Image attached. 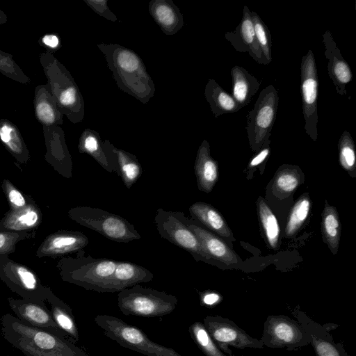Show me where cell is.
I'll use <instances>...</instances> for the list:
<instances>
[{
	"label": "cell",
	"mask_w": 356,
	"mask_h": 356,
	"mask_svg": "<svg viewBox=\"0 0 356 356\" xmlns=\"http://www.w3.org/2000/svg\"><path fill=\"white\" fill-rule=\"evenodd\" d=\"M4 339L25 356H92L65 336L28 325L10 314L0 320Z\"/></svg>",
	"instance_id": "6da1fadb"
},
{
	"label": "cell",
	"mask_w": 356,
	"mask_h": 356,
	"mask_svg": "<svg viewBox=\"0 0 356 356\" xmlns=\"http://www.w3.org/2000/svg\"><path fill=\"white\" fill-rule=\"evenodd\" d=\"M97 47L104 55L118 88L147 104L155 93V86L140 56L118 44L99 43Z\"/></svg>",
	"instance_id": "7a4b0ae2"
},
{
	"label": "cell",
	"mask_w": 356,
	"mask_h": 356,
	"mask_svg": "<svg viewBox=\"0 0 356 356\" xmlns=\"http://www.w3.org/2000/svg\"><path fill=\"white\" fill-rule=\"evenodd\" d=\"M40 61L59 111L72 122H81L85 114L84 101L70 72L48 51L40 54Z\"/></svg>",
	"instance_id": "3957f363"
},
{
	"label": "cell",
	"mask_w": 356,
	"mask_h": 356,
	"mask_svg": "<svg viewBox=\"0 0 356 356\" xmlns=\"http://www.w3.org/2000/svg\"><path fill=\"white\" fill-rule=\"evenodd\" d=\"M117 261L106 258H94L81 250L75 257H61L56 265L61 279L86 290L102 293L113 274Z\"/></svg>",
	"instance_id": "277c9868"
},
{
	"label": "cell",
	"mask_w": 356,
	"mask_h": 356,
	"mask_svg": "<svg viewBox=\"0 0 356 356\" xmlns=\"http://www.w3.org/2000/svg\"><path fill=\"white\" fill-rule=\"evenodd\" d=\"M178 299L172 294L139 284L123 289L118 294V306L126 316L154 318L172 313Z\"/></svg>",
	"instance_id": "5b68a950"
},
{
	"label": "cell",
	"mask_w": 356,
	"mask_h": 356,
	"mask_svg": "<svg viewBox=\"0 0 356 356\" xmlns=\"http://www.w3.org/2000/svg\"><path fill=\"white\" fill-rule=\"evenodd\" d=\"M94 321L105 336L122 347L146 356H182L175 350L153 341L138 327L116 316L99 314Z\"/></svg>",
	"instance_id": "8992f818"
},
{
	"label": "cell",
	"mask_w": 356,
	"mask_h": 356,
	"mask_svg": "<svg viewBox=\"0 0 356 356\" xmlns=\"http://www.w3.org/2000/svg\"><path fill=\"white\" fill-rule=\"evenodd\" d=\"M67 215L76 223L118 243H129L141 238L134 226L126 219L99 208L76 207L71 208Z\"/></svg>",
	"instance_id": "52a82bcc"
},
{
	"label": "cell",
	"mask_w": 356,
	"mask_h": 356,
	"mask_svg": "<svg viewBox=\"0 0 356 356\" xmlns=\"http://www.w3.org/2000/svg\"><path fill=\"white\" fill-rule=\"evenodd\" d=\"M0 280L22 299L46 305L49 287L41 282L35 272L29 266L0 256Z\"/></svg>",
	"instance_id": "ba28073f"
},
{
	"label": "cell",
	"mask_w": 356,
	"mask_h": 356,
	"mask_svg": "<svg viewBox=\"0 0 356 356\" xmlns=\"http://www.w3.org/2000/svg\"><path fill=\"white\" fill-rule=\"evenodd\" d=\"M278 104V92L274 86L270 84L261 91L253 108L247 114L245 129L252 150H259L269 139Z\"/></svg>",
	"instance_id": "9c48e42d"
},
{
	"label": "cell",
	"mask_w": 356,
	"mask_h": 356,
	"mask_svg": "<svg viewBox=\"0 0 356 356\" xmlns=\"http://www.w3.org/2000/svg\"><path fill=\"white\" fill-rule=\"evenodd\" d=\"M264 346L270 348L293 350L310 343L302 325L288 316L269 315L264 323L261 338Z\"/></svg>",
	"instance_id": "30bf717a"
},
{
	"label": "cell",
	"mask_w": 356,
	"mask_h": 356,
	"mask_svg": "<svg viewBox=\"0 0 356 356\" xmlns=\"http://www.w3.org/2000/svg\"><path fill=\"white\" fill-rule=\"evenodd\" d=\"M154 222L161 238L187 251L195 260H211L196 235L179 219L177 211L159 208Z\"/></svg>",
	"instance_id": "8fae6325"
},
{
	"label": "cell",
	"mask_w": 356,
	"mask_h": 356,
	"mask_svg": "<svg viewBox=\"0 0 356 356\" xmlns=\"http://www.w3.org/2000/svg\"><path fill=\"white\" fill-rule=\"evenodd\" d=\"M300 83L305 129L306 134L314 141H316L318 138V78L316 60L312 50H309L301 59Z\"/></svg>",
	"instance_id": "7c38bea8"
},
{
	"label": "cell",
	"mask_w": 356,
	"mask_h": 356,
	"mask_svg": "<svg viewBox=\"0 0 356 356\" xmlns=\"http://www.w3.org/2000/svg\"><path fill=\"white\" fill-rule=\"evenodd\" d=\"M203 324L213 340L223 352L232 355L229 346L238 349H262L264 344L238 327L234 321L218 315L207 316Z\"/></svg>",
	"instance_id": "4fadbf2b"
},
{
	"label": "cell",
	"mask_w": 356,
	"mask_h": 356,
	"mask_svg": "<svg viewBox=\"0 0 356 356\" xmlns=\"http://www.w3.org/2000/svg\"><path fill=\"white\" fill-rule=\"evenodd\" d=\"M307 333L316 356H350L341 343L334 341L329 329L306 314L299 307L291 312Z\"/></svg>",
	"instance_id": "5bb4252c"
},
{
	"label": "cell",
	"mask_w": 356,
	"mask_h": 356,
	"mask_svg": "<svg viewBox=\"0 0 356 356\" xmlns=\"http://www.w3.org/2000/svg\"><path fill=\"white\" fill-rule=\"evenodd\" d=\"M89 243L83 233L72 230H58L49 234L38 246V258L56 259L83 250Z\"/></svg>",
	"instance_id": "9a60e30c"
},
{
	"label": "cell",
	"mask_w": 356,
	"mask_h": 356,
	"mask_svg": "<svg viewBox=\"0 0 356 356\" xmlns=\"http://www.w3.org/2000/svg\"><path fill=\"white\" fill-rule=\"evenodd\" d=\"M47 152L46 161L65 178L72 176V156L67 149L64 132L58 126L43 127Z\"/></svg>",
	"instance_id": "2e32d148"
},
{
	"label": "cell",
	"mask_w": 356,
	"mask_h": 356,
	"mask_svg": "<svg viewBox=\"0 0 356 356\" xmlns=\"http://www.w3.org/2000/svg\"><path fill=\"white\" fill-rule=\"evenodd\" d=\"M177 213L179 219L196 235L211 259L218 260L226 265L238 263L236 254L224 241L202 227L197 221L186 217L184 213L177 211Z\"/></svg>",
	"instance_id": "e0dca14e"
},
{
	"label": "cell",
	"mask_w": 356,
	"mask_h": 356,
	"mask_svg": "<svg viewBox=\"0 0 356 356\" xmlns=\"http://www.w3.org/2000/svg\"><path fill=\"white\" fill-rule=\"evenodd\" d=\"M7 300L10 308L15 314L16 317L22 322L31 326L51 330L71 340L56 324L47 305L13 298H8Z\"/></svg>",
	"instance_id": "ac0fdd59"
},
{
	"label": "cell",
	"mask_w": 356,
	"mask_h": 356,
	"mask_svg": "<svg viewBox=\"0 0 356 356\" xmlns=\"http://www.w3.org/2000/svg\"><path fill=\"white\" fill-rule=\"evenodd\" d=\"M225 39L239 52H248L257 63L268 65L255 37L251 11L243 6V15L239 24L233 31L227 32Z\"/></svg>",
	"instance_id": "d6986e66"
},
{
	"label": "cell",
	"mask_w": 356,
	"mask_h": 356,
	"mask_svg": "<svg viewBox=\"0 0 356 356\" xmlns=\"http://www.w3.org/2000/svg\"><path fill=\"white\" fill-rule=\"evenodd\" d=\"M325 45V56L327 60V70L330 78L334 85L338 95H346V86L353 79L351 69L343 58L330 31L323 34Z\"/></svg>",
	"instance_id": "ffe728a7"
},
{
	"label": "cell",
	"mask_w": 356,
	"mask_h": 356,
	"mask_svg": "<svg viewBox=\"0 0 356 356\" xmlns=\"http://www.w3.org/2000/svg\"><path fill=\"white\" fill-rule=\"evenodd\" d=\"M103 149L111 165L113 172L120 177L127 188H131L143 172L142 166L137 157L115 147L108 139L103 140Z\"/></svg>",
	"instance_id": "44dd1931"
},
{
	"label": "cell",
	"mask_w": 356,
	"mask_h": 356,
	"mask_svg": "<svg viewBox=\"0 0 356 356\" xmlns=\"http://www.w3.org/2000/svg\"><path fill=\"white\" fill-rule=\"evenodd\" d=\"M153 273L140 265L117 261L115 271L103 288L102 293L120 292L124 289L153 280Z\"/></svg>",
	"instance_id": "7402d4cb"
},
{
	"label": "cell",
	"mask_w": 356,
	"mask_h": 356,
	"mask_svg": "<svg viewBox=\"0 0 356 356\" xmlns=\"http://www.w3.org/2000/svg\"><path fill=\"white\" fill-rule=\"evenodd\" d=\"M42 220L40 208L33 200L26 206L9 209L0 220V230L10 232L36 231Z\"/></svg>",
	"instance_id": "603a6c76"
},
{
	"label": "cell",
	"mask_w": 356,
	"mask_h": 356,
	"mask_svg": "<svg viewBox=\"0 0 356 356\" xmlns=\"http://www.w3.org/2000/svg\"><path fill=\"white\" fill-rule=\"evenodd\" d=\"M149 13L163 33L172 35L184 24L183 15L172 0H151Z\"/></svg>",
	"instance_id": "cb8c5ba5"
},
{
	"label": "cell",
	"mask_w": 356,
	"mask_h": 356,
	"mask_svg": "<svg viewBox=\"0 0 356 356\" xmlns=\"http://www.w3.org/2000/svg\"><path fill=\"white\" fill-rule=\"evenodd\" d=\"M194 170L198 189L211 192L218 179V165L211 156L210 146L205 139L197 149Z\"/></svg>",
	"instance_id": "d4e9b609"
},
{
	"label": "cell",
	"mask_w": 356,
	"mask_h": 356,
	"mask_svg": "<svg viewBox=\"0 0 356 356\" xmlns=\"http://www.w3.org/2000/svg\"><path fill=\"white\" fill-rule=\"evenodd\" d=\"M35 113L43 127L58 126L63 122V115L59 111L47 84L35 88Z\"/></svg>",
	"instance_id": "484cf974"
},
{
	"label": "cell",
	"mask_w": 356,
	"mask_h": 356,
	"mask_svg": "<svg viewBox=\"0 0 356 356\" xmlns=\"http://www.w3.org/2000/svg\"><path fill=\"white\" fill-rule=\"evenodd\" d=\"M193 220L200 222L211 231L231 241H235L232 232L220 213L211 204L197 202L189 207Z\"/></svg>",
	"instance_id": "4316f807"
},
{
	"label": "cell",
	"mask_w": 356,
	"mask_h": 356,
	"mask_svg": "<svg viewBox=\"0 0 356 356\" xmlns=\"http://www.w3.org/2000/svg\"><path fill=\"white\" fill-rule=\"evenodd\" d=\"M232 77V94L236 102L242 108L248 106L256 95L261 81L244 67L235 65L230 72Z\"/></svg>",
	"instance_id": "83f0119b"
},
{
	"label": "cell",
	"mask_w": 356,
	"mask_h": 356,
	"mask_svg": "<svg viewBox=\"0 0 356 356\" xmlns=\"http://www.w3.org/2000/svg\"><path fill=\"white\" fill-rule=\"evenodd\" d=\"M46 301L49 304V311L56 324L76 343L79 340V334L71 307L58 298L51 290Z\"/></svg>",
	"instance_id": "f1b7e54d"
},
{
	"label": "cell",
	"mask_w": 356,
	"mask_h": 356,
	"mask_svg": "<svg viewBox=\"0 0 356 356\" xmlns=\"http://www.w3.org/2000/svg\"><path fill=\"white\" fill-rule=\"evenodd\" d=\"M204 95L214 118L241 109L232 96L213 79H209L206 84Z\"/></svg>",
	"instance_id": "f546056e"
},
{
	"label": "cell",
	"mask_w": 356,
	"mask_h": 356,
	"mask_svg": "<svg viewBox=\"0 0 356 356\" xmlns=\"http://www.w3.org/2000/svg\"><path fill=\"white\" fill-rule=\"evenodd\" d=\"M0 140L19 163L29 162L30 154L22 136L17 127L7 120H0Z\"/></svg>",
	"instance_id": "4dcf8cb0"
},
{
	"label": "cell",
	"mask_w": 356,
	"mask_h": 356,
	"mask_svg": "<svg viewBox=\"0 0 356 356\" xmlns=\"http://www.w3.org/2000/svg\"><path fill=\"white\" fill-rule=\"evenodd\" d=\"M78 149L79 152L92 157L107 172H113L98 132L89 128L85 129L79 138Z\"/></svg>",
	"instance_id": "1f68e13d"
},
{
	"label": "cell",
	"mask_w": 356,
	"mask_h": 356,
	"mask_svg": "<svg viewBox=\"0 0 356 356\" xmlns=\"http://www.w3.org/2000/svg\"><path fill=\"white\" fill-rule=\"evenodd\" d=\"M322 234L333 254H336L339 244L341 224L335 207L325 204L322 213Z\"/></svg>",
	"instance_id": "d6a6232c"
},
{
	"label": "cell",
	"mask_w": 356,
	"mask_h": 356,
	"mask_svg": "<svg viewBox=\"0 0 356 356\" xmlns=\"http://www.w3.org/2000/svg\"><path fill=\"white\" fill-rule=\"evenodd\" d=\"M191 339L206 356H227L213 340L203 323L196 321L188 328Z\"/></svg>",
	"instance_id": "836d02e7"
},
{
	"label": "cell",
	"mask_w": 356,
	"mask_h": 356,
	"mask_svg": "<svg viewBox=\"0 0 356 356\" xmlns=\"http://www.w3.org/2000/svg\"><path fill=\"white\" fill-rule=\"evenodd\" d=\"M257 204L259 216L266 237L270 247L276 249L280 236V227L277 218L264 200L261 197L259 198Z\"/></svg>",
	"instance_id": "e575fe53"
},
{
	"label": "cell",
	"mask_w": 356,
	"mask_h": 356,
	"mask_svg": "<svg viewBox=\"0 0 356 356\" xmlns=\"http://www.w3.org/2000/svg\"><path fill=\"white\" fill-rule=\"evenodd\" d=\"M311 202L307 194L301 196L292 208L285 229L286 237L295 235L306 220Z\"/></svg>",
	"instance_id": "d590c367"
},
{
	"label": "cell",
	"mask_w": 356,
	"mask_h": 356,
	"mask_svg": "<svg viewBox=\"0 0 356 356\" xmlns=\"http://www.w3.org/2000/svg\"><path fill=\"white\" fill-rule=\"evenodd\" d=\"M298 168L296 166H284L280 169L274 179L273 189L279 194L293 192L300 184Z\"/></svg>",
	"instance_id": "8d00e7d4"
},
{
	"label": "cell",
	"mask_w": 356,
	"mask_h": 356,
	"mask_svg": "<svg viewBox=\"0 0 356 356\" xmlns=\"http://www.w3.org/2000/svg\"><path fill=\"white\" fill-rule=\"evenodd\" d=\"M338 148L341 165L350 174L354 172L356 163L355 148L353 138L348 131H343L340 136Z\"/></svg>",
	"instance_id": "74e56055"
},
{
	"label": "cell",
	"mask_w": 356,
	"mask_h": 356,
	"mask_svg": "<svg viewBox=\"0 0 356 356\" xmlns=\"http://www.w3.org/2000/svg\"><path fill=\"white\" fill-rule=\"evenodd\" d=\"M255 37L267 63L272 61V39L268 26L254 11H251Z\"/></svg>",
	"instance_id": "f35d334b"
},
{
	"label": "cell",
	"mask_w": 356,
	"mask_h": 356,
	"mask_svg": "<svg viewBox=\"0 0 356 356\" xmlns=\"http://www.w3.org/2000/svg\"><path fill=\"white\" fill-rule=\"evenodd\" d=\"M36 231L10 232L0 230V256L14 253L17 244L22 241L35 238Z\"/></svg>",
	"instance_id": "ab89813d"
},
{
	"label": "cell",
	"mask_w": 356,
	"mask_h": 356,
	"mask_svg": "<svg viewBox=\"0 0 356 356\" xmlns=\"http://www.w3.org/2000/svg\"><path fill=\"white\" fill-rule=\"evenodd\" d=\"M2 191L8 201L9 209L24 207L34 200L20 191L9 179H4L1 184Z\"/></svg>",
	"instance_id": "60d3db41"
},
{
	"label": "cell",
	"mask_w": 356,
	"mask_h": 356,
	"mask_svg": "<svg viewBox=\"0 0 356 356\" xmlns=\"http://www.w3.org/2000/svg\"><path fill=\"white\" fill-rule=\"evenodd\" d=\"M0 72L22 83H30V79L13 59V56L0 49Z\"/></svg>",
	"instance_id": "b9f144b4"
},
{
	"label": "cell",
	"mask_w": 356,
	"mask_h": 356,
	"mask_svg": "<svg viewBox=\"0 0 356 356\" xmlns=\"http://www.w3.org/2000/svg\"><path fill=\"white\" fill-rule=\"evenodd\" d=\"M83 1L101 17L113 22L118 20L116 15L108 8L107 0H83Z\"/></svg>",
	"instance_id": "7bdbcfd3"
},
{
	"label": "cell",
	"mask_w": 356,
	"mask_h": 356,
	"mask_svg": "<svg viewBox=\"0 0 356 356\" xmlns=\"http://www.w3.org/2000/svg\"><path fill=\"white\" fill-rule=\"evenodd\" d=\"M270 140H266L259 149L258 153L252 157L249 163L248 167L252 168L263 163L268 157L270 149Z\"/></svg>",
	"instance_id": "ee69618b"
},
{
	"label": "cell",
	"mask_w": 356,
	"mask_h": 356,
	"mask_svg": "<svg viewBox=\"0 0 356 356\" xmlns=\"http://www.w3.org/2000/svg\"><path fill=\"white\" fill-rule=\"evenodd\" d=\"M42 42L45 46L53 49H57L60 46L58 37L54 34L45 35L42 37Z\"/></svg>",
	"instance_id": "f6af8a7d"
},
{
	"label": "cell",
	"mask_w": 356,
	"mask_h": 356,
	"mask_svg": "<svg viewBox=\"0 0 356 356\" xmlns=\"http://www.w3.org/2000/svg\"><path fill=\"white\" fill-rule=\"evenodd\" d=\"M220 299L217 293L212 292L204 293L201 296V301L204 305L211 306L216 304Z\"/></svg>",
	"instance_id": "bcb514c9"
},
{
	"label": "cell",
	"mask_w": 356,
	"mask_h": 356,
	"mask_svg": "<svg viewBox=\"0 0 356 356\" xmlns=\"http://www.w3.org/2000/svg\"><path fill=\"white\" fill-rule=\"evenodd\" d=\"M7 22L6 15L0 10V25L5 24Z\"/></svg>",
	"instance_id": "7dc6e473"
}]
</instances>
